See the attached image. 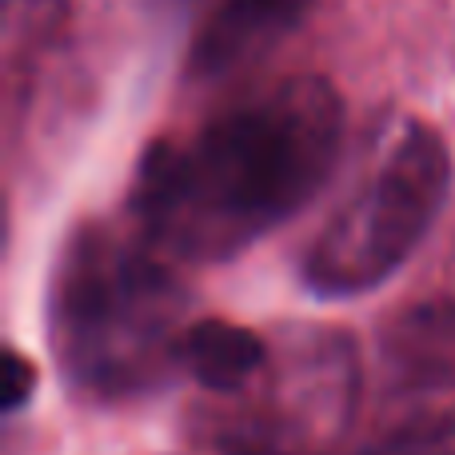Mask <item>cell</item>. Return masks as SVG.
<instances>
[{"label": "cell", "instance_id": "cell-1", "mask_svg": "<svg viewBox=\"0 0 455 455\" xmlns=\"http://www.w3.org/2000/svg\"><path fill=\"white\" fill-rule=\"evenodd\" d=\"M344 100L323 76H288L232 100L136 160L128 220L176 264H224L272 235L331 180Z\"/></svg>", "mask_w": 455, "mask_h": 455}, {"label": "cell", "instance_id": "cell-2", "mask_svg": "<svg viewBox=\"0 0 455 455\" xmlns=\"http://www.w3.org/2000/svg\"><path fill=\"white\" fill-rule=\"evenodd\" d=\"M48 347L72 395L128 403L184 376L192 296L132 220H84L64 235L44 296Z\"/></svg>", "mask_w": 455, "mask_h": 455}, {"label": "cell", "instance_id": "cell-3", "mask_svg": "<svg viewBox=\"0 0 455 455\" xmlns=\"http://www.w3.org/2000/svg\"><path fill=\"white\" fill-rule=\"evenodd\" d=\"M368 395V363L352 331L291 320L267 328L256 368L228 392L196 395L188 435L208 455H331Z\"/></svg>", "mask_w": 455, "mask_h": 455}, {"label": "cell", "instance_id": "cell-4", "mask_svg": "<svg viewBox=\"0 0 455 455\" xmlns=\"http://www.w3.org/2000/svg\"><path fill=\"white\" fill-rule=\"evenodd\" d=\"M455 184L451 144L427 120H400L368 172L299 251V283L320 299L368 296L432 235Z\"/></svg>", "mask_w": 455, "mask_h": 455}, {"label": "cell", "instance_id": "cell-5", "mask_svg": "<svg viewBox=\"0 0 455 455\" xmlns=\"http://www.w3.org/2000/svg\"><path fill=\"white\" fill-rule=\"evenodd\" d=\"M376 451L455 440V299L427 296L379 328L363 395Z\"/></svg>", "mask_w": 455, "mask_h": 455}, {"label": "cell", "instance_id": "cell-6", "mask_svg": "<svg viewBox=\"0 0 455 455\" xmlns=\"http://www.w3.org/2000/svg\"><path fill=\"white\" fill-rule=\"evenodd\" d=\"M315 8V0H220L192 44L188 68L196 80L232 76L251 60L267 56L296 24Z\"/></svg>", "mask_w": 455, "mask_h": 455}, {"label": "cell", "instance_id": "cell-7", "mask_svg": "<svg viewBox=\"0 0 455 455\" xmlns=\"http://www.w3.org/2000/svg\"><path fill=\"white\" fill-rule=\"evenodd\" d=\"M36 384V371L12 352V368H8V384H4V400H8V411H16L24 400H28V387Z\"/></svg>", "mask_w": 455, "mask_h": 455}]
</instances>
